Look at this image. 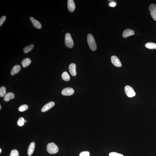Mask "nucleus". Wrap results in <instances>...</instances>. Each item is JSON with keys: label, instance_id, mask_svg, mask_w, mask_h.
Returning a JSON list of instances; mask_svg holds the SVG:
<instances>
[{"label": "nucleus", "instance_id": "11", "mask_svg": "<svg viewBox=\"0 0 156 156\" xmlns=\"http://www.w3.org/2000/svg\"><path fill=\"white\" fill-rule=\"evenodd\" d=\"M76 66L74 63H72L69 65V70L70 74L72 76H75L76 75Z\"/></svg>", "mask_w": 156, "mask_h": 156}, {"label": "nucleus", "instance_id": "16", "mask_svg": "<svg viewBox=\"0 0 156 156\" xmlns=\"http://www.w3.org/2000/svg\"><path fill=\"white\" fill-rule=\"evenodd\" d=\"M145 47L150 49H156V43L149 42L145 44Z\"/></svg>", "mask_w": 156, "mask_h": 156}, {"label": "nucleus", "instance_id": "15", "mask_svg": "<svg viewBox=\"0 0 156 156\" xmlns=\"http://www.w3.org/2000/svg\"><path fill=\"white\" fill-rule=\"evenodd\" d=\"M31 63V61L28 58L25 59L22 61V64L24 67H26L29 65Z\"/></svg>", "mask_w": 156, "mask_h": 156}, {"label": "nucleus", "instance_id": "14", "mask_svg": "<svg viewBox=\"0 0 156 156\" xmlns=\"http://www.w3.org/2000/svg\"><path fill=\"white\" fill-rule=\"evenodd\" d=\"M21 66L20 65H17L13 67L11 71V75H14L18 73L20 70Z\"/></svg>", "mask_w": 156, "mask_h": 156}, {"label": "nucleus", "instance_id": "5", "mask_svg": "<svg viewBox=\"0 0 156 156\" xmlns=\"http://www.w3.org/2000/svg\"><path fill=\"white\" fill-rule=\"evenodd\" d=\"M149 11L152 18L156 21V5L154 4H151L149 7Z\"/></svg>", "mask_w": 156, "mask_h": 156}, {"label": "nucleus", "instance_id": "3", "mask_svg": "<svg viewBox=\"0 0 156 156\" xmlns=\"http://www.w3.org/2000/svg\"><path fill=\"white\" fill-rule=\"evenodd\" d=\"M65 46L69 48H72L74 46V41L70 33H67L65 34Z\"/></svg>", "mask_w": 156, "mask_h": 156}, {"label": "nucleus", "instance_id": "19", "mask_svg": "<svg viewBox=\"0 0 156 156\" xmlns=\"http://www.w3.org/2000/svg\"><path fill=\"white\" fill-rule=\"evenodd\" d=\"M34 27L38 29H40L42 27V26L40 23L37 20H34L32 23Z\"/></svg>", "mask_w": 156, "mask_h": 156}, {"label": "nucleus", "instance_id": "10", "mask_svg": "<svg viewBox=\"0 0 156 156\" xmlns=\"http://www.w3.org/2000/svg\"><path fill=\"white\" fill-rule=\"evenodd\" d=\"M55 105V103L53 101L49 102L44 106L42 108L41 110V111L42 112H45L48 111L50 109L53 107Z\"/></svg>", "mask_w": 156, "mask_h": 156}, {"label": "nucleus", "instance_id": "12", "mask_svg": "<svg viewBox=\"0 0 156 156\" xmlns=\"http://www.w3.org/2000/svg\"><path fill=\"white\" fill-rule=\"evenodd\" d=\"M35 147V143L34 142H32L29 146L28 150L27 153L29 156L31 155L33 153Z\"/></svg>", "mask_w": 156, "mask_h": 156}, {"label": "nucleus", "instance_id": "24", "mask_svg": "<svg viewBox=\"0 0 156 156\" xmlns=\"http://www.w3.org/2000/svg\"><path fill=\"white\" fill-rule=\"evenodd\" d=\"M79 156H90V153L88 151H82L80 153Z\"/></svg>", "mask_w": 156, "mask_h": 156}, {"label": "nucleus", "instance_id": "25", "mask_svg": "<svg viewBox=\"0 0 156 156\" xmlns=\"http://www.w3.org/2000/svg\"><path fill=\"white\" fill-rule=\"evenodd\" d=\"M109 155V156H124L121 154L115 152H112L110 153Z\"/></svg>", "mask_w": 156, "mask_h": 156}, {"label": "nucleus", "instance_id": "22", "mask_svg": "<svg viewBox=\"0 0 156 156\" xmlns=\"http://www.w3.org/2000/svg\"><path fill=\"white\" fill-rule=\"evenodd\" d=\"M28 107L27 105H21L19 108V111L21 112H24L26 110L28 109Z\"/></svg>", "mask_w": 156, "mask_h": 156}, {"label": "nucleus", "instance_id": "21", "mask_svg": "<svg viewBox=\"0 0 156 156\" xmlns=\"http://www.w3.org/2000/svg\"><path fill=\"white\" fill-rule=\"evenodd\" d=\"M6 88L4 86H2L0 88V96L1 97H4L6 94Z\"/></svg>", "mask_w": 156, "mask_h": 156}, {"label": "nucleus", "instance_id": "13", "mask_svg": "<svg viewBox=\"0 0 156 156\" xmlns=\"http://www.w3.org/2000/svg\"><path fill=\"white\" fill-rule=\"evenodd\" d=\"M15 95L13 92H9L7 93L4 97V100L5 101H8L11 99H14Z\"/></svg>", "mask_w": 156, "mask_h": 156}, {"label": "nucleus", "instance_id": "4", "mask_svg": "<svg viewBox=\"0 0 156 156\" xmlns=\"http://www.w3.org/2000/svg\"><path fill=\"white\" fill-rule=\"evenodd\" d=\"M125 93L129 97H132L136 95V93L133 88L130 86L127 85L124 88Z\"/></svg>", "mask_w": 156, "mask_h": 156}, {"label": "nucleus", "instance_id": "27", "mask_svg": "<svg viewBox=\"0 0 156 156\" xmlns=\"http://www.w3.org/2000/svg\"><path fill=\"white\" fill-rule=\"evenodd\" d=\"M110 6L112 7H114L116 5V3L114 2H111L109 4Z\"/></svg>", "mask_w": 156, "mask_h": 156}, {"label": "nucleus", "instance_id": "31", "mask_svg": "<svg viewBox=\"0 0 156 156\" xmlns=\"http://www.w3.org/2000/svg\"><path fill=\"white\" fill-rule=\"evenodd\" d=\"M25 122H26V120H25Z\"/></svg>", "mask_w": 156, "mask_h": 156}, {"label": "nucleus", "instance_id": "28", "mask_svg": "<svg viewBox=\"0 0 156 156\" xmlns=\"http://www.w3.org/2000/svg\"><path fill=\"white\" fill-rule=\"evenodd\" d=\"M30 20L31 21L32 23L33 22L34 20H35V19L33 17H30Z\"/></svg>", "mask_w": 156, "mask_h": 156}, {"label": "nucleus", "instance_id": "6", "mask_svg": "<svg viewBox=\"0 0 156 156\" xmlns=\"http://www.w3.org/2000/svg\"><path fill=\"white\" fill-rule=\"evenodd\" d=\"M111 62L115 67H121L122 64L119 59L116 56H113L111 58Z\"/></svg>", "mask_w": 156, "mask_h": 156}, {"label": "nucleus", "instance_id": "20", "mask_svg": "<svg viewBox=\"0 0 156 156\" xmlns=\"http://www.w3.org/2000/svg\"><path fill=\"white\" fill-rule=\"evenodd\" d=\"M25 120L24 118L22 117H20L18 119L17 122V124L19 126L22 127L24 126L25 122Z\"/></svg>", "mask_w": 156, "mask_h": 156}, {"label": "nucleus", "instance_id": "18", "mask_svg": "<svg viewBox=\"0 0 156 156\" xmlns=\"http://www.w3.org/2000/svg\"><path fill=\"white\" fill-rule=\"evenodd\" d=\"M34 47V45L33 44H31V45L25 47L23 49V51L25 53H28L31 51L33 49Z\"/></svg>", "mask_w": 156, "mask_h": 156}, {"label": "nucleus", "instance_id": "30", "mask_svg": "<svg viewBox=\"0 0 156 156\" xmlns=\"http://www.w3.org/2000/svg\"><path fill=\"white\" fill-rule=\"evenodd\" d=\"M1 105H0V109H1Z\"/></svg>", "mask_w": 156, "mask_h": 156}, {"label": "nucleus", "instance_id": "29", "mask_svg": "<svg viewBox=\"0 0 156 156\" xmlns=\"http://www.w3.org/2000/svg\"><path fill=\"white\" fill-rule=\"evenodd\" d=\"M2 152V149H0V153H1Z\"/></svg>", "mask_w": 156, "mask_h": 156}, {"label": "nucleus", "instance_id": "17", "mask_svg": "<svg viewBox=\"0 0 156 156\" xmlns=\"http://www.w3.org/2000/svg\"><path fill=\"white\" fill-rule=\"evenodd\" d=\"M62 78L65 81H68L70 80V78L68 73L66 72H64L62 75Z\"/></svg>", "mask_w": 156, "mask_h": 156}, {"label": "nucleus", "instance_id": "1", "mask_svg": "<svg viewBox=\"0 0 156 156\" xmlns=\"http://www.w3.org/2000/svg\"><path fill=\"white\" fill-rule=\"evenodd\" d=\"M87 40L88 45L90 49L92 51H95L97 49V46L93 35L91 34H88Z\"/></svg>", "mask_w": 156, "mask_h": 156}, {"label": "nucleus", "instance_id": "7", "mask_svg": "<svg viewBox=\"0 0 156 156\" xmlns=\"http://www.w3.org/2000/svg\"><path fill=\"white\" fill-rule=\"evenodd\" d=\"M74 91L72 88L67 87L64 88L62 91V94L65 96L72 95L74 94Z\"/></svg>", "mask_w": 156, "mask_h": 156}, {"label": "nucleus", "instance_id": "8", "mask_svg": "<svg viewBox=\"0 0 156 156\" xmlns=\"http://www.w3.org/2000/svg\"><path fill=\"white\" fill-rule=\"evenodd\" d=\"M67 7L69 11L70 12H74L75 10L76 6L74 1L73 0H68L67 1Z\"/></svg>", "mask_w": 156, "mask_h": 156}, {"label": "nucleus", "instance_id": "23", "mask_svg": "<svg viewBox=\"0 0 156 156\" xmlns=\"http://www.w3.org/2000/svg\"><path fill=\"white\" fill-rule=\"evenodd\" d=\"M10 156H19L18 151L16 149H13L11 151Z\"/></svg>", "mask_w": 156, "mask_h": 156}, {"label": "nucleus", "instance_id": "26", "mask_svg": "<svg viewBox=\"0 0 156 156\" xmlns=\"http://www.w3.org/2000/svg\"><path fill=\"white\" fill-rule=\"evenodd\" d=\"M6 19V17L5 16H3L1 17L0 19V26H1L3 24Z\"/></svg>", "mask_w": 156, "mask_h": 156}, {"label": "nucleus", "instance_id": "2", "mask_svg": "<svg viewBox=\"0 0 156 156\" xmlns=\"http://www.w3.org/2000/svg\"><path fill=\"white\" fill-rule=\"evenodd\" d=\"M47 150L49 153L53 154L58 153L59 149L56 144L53 142H51L47 144Z\"/></svg>", "mask_w": 156, "mask_h": 156}, {"label": "nucleus", "instance_id": "9", "mask_svg": "<svg viewBox=\"0 0 156 156\" xmlns=\"http://www.w3.org/2000/svg\"><path fill=\"white\" fill-rule=\"evenodd\" d=\"M135 34L133 30L130 29H127L123 32L122 36L123 38H126L131 36L134 35Z\"/></svg>", "mask_w": 156, "mask_h": 156}]
</instances>
